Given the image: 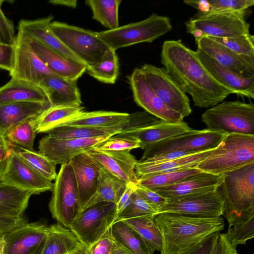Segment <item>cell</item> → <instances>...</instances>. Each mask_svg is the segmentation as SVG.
I'll return each instance as SVG.
<instances>
[{"label": "cell", "instance_id": "11", "mask_svg": "<svg viewBox=\"0 0 254 254\" xmlns=\"http://www.w3.org/2000/svg\"><path fill=\"white\" fill-rule=\"evenodd\" d=\"M226 134L207 129L195 130L165 139L146 147L140 161L170 151L196 153L215 148Z\"/></svg>", "mask_w": 254, "mask_h": 254}, {"label": "cell", "instance_id": "52", "mask_svg": "<svg viewBox=\"0 0 254 254\" xmlns=\"http://www.w3.org/2000/svg\"><path fill=\"white\" fill-rule=\"evenodd\" d=\"M135 191L157 212V214L160 208L167 201L165 198L147 188L136 185Z\"/></svg>", "mask_w": 254, "mask_h": 254}, {"label": "cell", "instance_id": "33", "mask_svg": "<svg viewBox=\"0 0 254 254\" xmlns=\"http://www.w3.org/2000/svg\"><path fill=\"white\" fill-rule=\"evenodd\" d=\"M127 184L113 175L102 166L96 190L81 210L99 202L116 204L125 190Z\"/></svg>", "mask_w": 254, "mask_h": 254}, {"label": "cell", "instance_id": "47", "mask_svg": "<svg viewBox=\"0 0 254 254\" xmlns=\"http://www.w3.org/2000/svg\"><path fill=\"white\" fill-rule=\"evenodd\" d=\"M225 234L235 247L238 245H245L248 240L254 237V215L247 221L228 228Z\"/></svg>", "mask_w": 254, "mask_h": 254}, {"label": "cell", "instance_id": "1", "mask_svg": "<svg viewBox=\"0 0 254 254\" xmlns=\"http://www.w3.org/2000/svg\"><path fill=\"white\" fill-rule=\"evenodd\" d=\"M160 56L168 74L191 96L194 107L210 108L234 93L212 76L196 52L186 47L181 40L165 41Z\"/></svg>", "mask_w": 254, "mask_h": 254}, {"label": "cell", "instance_id": "31", "mask_svg": "<svg viewBox=\"0 0 254 254\" xmlns=\"http://www.w3.org/2000/svg\"><path fill=\"white\" fill-rule=\"evenodd\" d=\"M22 102L49 103L43 90L33 83L11 78L0 87V105Z\"/></svg>", "mask_w": 254, "mask_h": 254}, {"label": "cell", "instance_id": "37", "mask_svg": "<svg viewBox=\"0 0 254 254\" xmlns=\"http://www.w3.org/2000/svg\"><path fill=\"white\" fill-rule=\"evenodd\" d=\"M155 217L147 215L122 221L136 232L154 252H160L162 246V237L155 222Z\"/></svg>", "mask_w": 254, "mask_h": 254}, {"label": "cell", "instance_id": "42", "mask_svg": "<svg viewBox=\"0 0 254 254\" xmlns=\"http://www.w3.org/2000/svg\"><path fill=\"white\" fill-rule=\"evenodd\" d=\"M86 70L100 82L114 84L119 74V58L116 51L110 49L101 62L88 66Z\"/></svg>", "mask_w": 254, "mask_h": 254}, {"label": "cell", "instance_id": "21", "mask_svg": "<svg viewBox=\"0 0 254 254\" xmlns=\"http://www.w3.org/2000/svg\"><path fill=\"white\" fill-rule=\"evenodd\" d=\"M86 152L102 167L120 180L127 184H137L135 167L137 162L129 150L107 151L94 147Z\"/></svg>", "mask_w": 254, "mask_h": 254}, {"label": "cell", "instance_id": "46", "mask_svg": "<svg viewBox=\"0 0 254 254\" xmlns=\"http://www.w3.org/2000/svg\"><path fill=\"white\" fill-rule=\"evenodd\" d=\"M208 10L204 14L221 12L246 13L247 10L254 5V0H208Z\"/></svg>", "mask_w": 254, "mask_h": 254}, {"label": "cell", "instance_id": "27", "mask_svg": "<svg viewBox=\"0 0 254 254\" xmlns=\"http://www.w3.org/2000/svg\"><path fill=\"white\" fill-rule=\"evenodd\" d=\"M193 129L184 121L178 123L163 121L150 127L127 129L116 135L130 136L137 139L140 142V148L144 149L157 142L184 134Z\"/></svg>", "mask_w": 254, "mask_h": 254}, {"label": "cell", "instance_id": "9", "mask_svg": "<svg viewBox=\"0 0 254 254\" xmlns=\"http://www.w3.org/2000/svg\"><path fill=\"white\" fill-rule=\"evenodd\" d=\"M52 191L49 206L52 217L69 229L81 211L77 184L69 163L61 165Z\"/></svg>", "mask_w": 254, "mask_h": 254}, {"label": "cell", "instance_id": "35", "mask_svg": "<svg viewBox=\"0 0 254 254\" xmlns=\"http://www.w3.org/2000/svg\"><path fill=\"white\" fill-rule=\"evenodd\" d=\"M32 194L29 191L0 182V215L23 216Z\"/></svg>", "mask_w": 254, "mask_h": 254}, {"label": "cell", "instance_id": "32", "mask_svg": "<svg viewBox=\"0 0 254 254\" xmlns=\"http://www.w3.org/2000/svg\"><path fill=\"white\" fill-rule=\"evenodd\" d=\"M86 248L71 230L58 223L49 227L42 254H70Z\"/></svg>", "mask_w": 254, "mask_h": 254}, {"label": "cell", "instance_id": "10", "mask_svg": "<svg viewBox=\"0 0 254 254\" xmlns=\"http://www.w3.org/2000/svg\"><path fill=\"white\" fill-rule=\"evenodd\" d=\"M117 217L115 203L99 202L81 211L69 229L87 248L112 226Z\"/></svg>", "mask_w": 254, "mask_h": 254}, {"label": "cell", "instance_id": "58", "mask_svg": "<svg viewBox=\"0 0 254 254\" xmlns=\"http://www.w3.org/2000/svg\"><path fill=\"white\" fill-rule=\"evenodd\" d=\"M136 186V184L132 182L127 184L125 190L118 202L116 204L117 215L123 211L130 204L131 195Z\"/></svg>", "mask_w": 254, "mask_h": 254}, {"label": "cell", "instance_id": "56", "mask_svg": "<svg viewBox=\"0 0 254 254\" xmlns=\"http://www.w3.org/2000/svg\"><path fill=\"white\" fill-rule=\"evenodd\" d=\"M216 233L208 236L180 254H209L212 248Z\"/></svg>", "mask_w": 254, "mask_h": 254}, {"label": "cell", "instance_id": "8", "mask_svg": "<svg viewBox=\"0 0 254 254\" xmlns=\"http://www.w3.org/2000/svg\"><path fill=\"white\" fill-rule=\"evenodd\" d=\"M246 13L221 12L207 14L197 12L185 22L187 32L195 42L203 37H232L248 34L250 24Z\"/></svg>", "mask_w": 254, "mask_h": 254}, {"label": "cell", "instance_id": "53", "mask_svg": "<svg viewBox=\"0 0 254 254\" xmlns=\"http://www.w3.org/2000/svg\"><path fill=\"white\" fill-rule=\"evenodd\" d=\"M27 223L24 216L17 217L0 215V235L20 227Z\"/></svg>", "mask_w": 254, "mask_h": 254}, {"label": "cell", "instance_id": "7", "mask_svg": "<svg viewBox=\"0 0 254 254\" xmlns=\"http://www.w3.org/2000/svg\"><path fill=\"white\" fill-rule=\"evenodd\" d=\"M52 32L79 60L88 66L101 62L110 50L98 32L59 21L51 22Z\"/></svg>", "mask_w": 254, "mask_h": 254}, {"label": "cell", "instance_id": "57", "mask_svg": "<svg viewBox=\"0 0 254 254\" xmlns=\"http://www.w3.org/2000/svg\"><path fill=\"white\" fill-rule=\"evenodd\" d=\"M192 154L194 153L179 151L167 152L155 155L142 161H144L152 164H158L186 156Z\"/></svg>", "mask_w": 254, "mask_h": 254}, {"label": "cell", "instance_id": "24", "mask_svg": "<svg viewBox=\"0 0 254 254\" xmlns=\"http://www.w3.org/2000/svg\"><path fill=\"white\" fill-rule=\"evenodd\" d=\"M38 85L46 94L51 107L80 106L82 103L77 81L47 75L42 77Z\"/></svg>", "mask_w": 254, "mask_h": 254}, {"label": "cell", "instance_id": "49", "mask_svg": "<svg viewBox=\"0 0 254 254\" xmlns=\"http://www.w3.org/2000/svg\"><path fill=\"white\" fill-rule=\"evenodd\" d=\"M115 242L111 227L98 240L86 248V254H111Z\"/></svg>", "mask_w": 254, "mask_h": 254}, {"label": "cell", "instance_id": "39", "mask_svg": "<svg viewBox=\"0 0 254 254\" xmlns=\"http://www.w3.org/2000/svg\"><path fill=\"white\" fill-rule=\"evenodd\" d=\"M122 0H87L85 3L91 9L92 18L108 30L119 27L118 11Z\"/></svg>", "mask_w": 254, "mask_h": 254}, {"label": "cell", "instance_id": "34", "mask_svg": "<svg viewBox=\"0 0 254 254\" xmlns=\"http://www.w3.org/2000/svg\"><path fill=\"white\" fill-rule=\"evenodd\" d=\"M128 115L129 114L126 113L112 111H83L64 121L56 127L61 126L111 127L121 123L127 118Z\"/></svg>", "mask_w": 254, "mask_h": 254}, {"label": "cell", "instance_id": "45", "mask_svg": "<svg viewBox=\"0 0 254 254\" xmlns=\"http://www.w3.org/2000/svg\"><path fill=\"white\" fill-rule=\"evenodd\" d=\"M157 214V212L135 191L134 189L131 195L130 204L117 215L115 222L143 216H156Z\"/></svg>", "mask_w": 254, "mask_h": 254}, {"label": "cell", "instance_id": "54", "mask_svg": "<svg viewBox=\"0 0 254 254\" xmlns=\"http://www.w3.org/2000/svg\"><path fill=\"white\" fill-rule=\"evenodd\" d=\"M12 152V145L5 135L0 133V182L7 167Z\"/></svg>", "mask_w": 254, "mask_h": 254}, {"label": "cell", "instance_id": "22", "mask_svg": "<svg viewBox=\"0 0 254 254\" xmlns=\"http://www.w3.org/2000/svg\"><path fill=\"white\" fill-rule=\"evenodd\" d=\"M195 52L202 64L217 82L238 95L254 98V77L239 76L200 50L197 49Z\"/></svg>", "mask_w": 254, "mask_h": 254}, {"label": "cell", "instance_id": "25", "mask_svg": "<svg viewBox=\"0 0 254 254\" xmlns=\"http://www.w3.org/2000/svg\"><path fill=\"white\" fill-rule=\"evenodd\" d=\"M222 174L205 172L192 176L174 184L150 189L167 200L215 189L220 184Z\"/></svg>", "mask_w": 254, "mask_h": 254}, {"label": "cell", "instance_id": "15", "mask_svg": "<svg viewBox=\"0 0 254 254\" xmlns=\"http://www.w3.org/2000/svg\"><path fill=\"white\" fill-rule=\"evenodd\" d=\"M127 79L135 102L145 111L166 122L178 123L184 118L168 109L146 81L140 68H135Z\"/></svg>", "mask_w": 254, "mask_h": 254}, {"label": "cell", "instance_id": "40", "mask_svg": "<svg viewBox=\"0 0 254 254\" xmlns=\"http://www.w3.org/2000/svg\"><path fill=\"white\" fill-rule=\"evenodd\" d=\"M37 117L29 118L10 128L4 134L12 145L33 150L34 141L37 130Z\"/></svg>", "mask_w": 254, "mask_h": 254}, {"label": "cell", "instance_id": "4", "mask_svg": "<svg viewBox=\"0 0 254 254\" xmlns=\"http://www.w3.org/2000/svg\"><path fill=\"white\" fill-rule=\"evenodd\" d=\"M254 163V135L226 134L212 152L196 167L221 175Z\"/></svg>", "mask_w": 254, "mask_h": 254}, {"label": "cell", "instance_id": "14", "mask_svg": "<svg viewBox=\"0 0 254 254\" xmlns=\"http://www.w3.org/2000/svg\"><path fill=\"white\" fill-rule=\"evenodd\" d=\"M9 74L12 78L37 85L44 76L55 74L35 53L30 38L19 29L16 36L13 66Z\"/></svg>", "mask_w": 254, "mask_h": 254}, {"label": "cell", "instance_id": "26", "mask_svg": "<svg viewBox=\"0 0 254 254\" xmlns=\"http://www.w3.org/2000/svg\"><path fill=\"white\" fill-rule=\"evenodd\" d=\"M53 18L54 16L50 15L34 20L21 19L19 22L18 29L30 39L40 42L68 59L82 63L51 30L49 25Z\"/></svg>", "mask_w": 254, "mask_h": 254}, {"label": "cell", "instance_id": "62", "mask_svg": "<svg viewBox=\"0 0 254 254\" xmlns=\"http://www.w3.org/2000/svg\"><path fill=\"white\" fill-rule=\"evenodd\" d=\"M85 250L86 249H85L84 250H83V251L74 252V253H71L70 254H86V252H85Z\"/></svg>", "mask_w": 254, "mask_h": 254}, {"label": "cell", "instance_id": "41", "mask_svg": "<svg viewBox=\"0 0 254 254\" xmlns=\"http://www.w3.org/2000/svg\"><path fill=\"white\" fill-rule=\"evenodd\" d=\"M12 150L31 167L47 179L55 180L56 164L40 152L12 145Z\"/></svg>", "mask_w": 254, "mask_h": 254}, {"label": "cell", "instance_id": "28", "mask_svg": "<svg viewBox=\"0 0 254 254\" xmlns=\"http://www.w3.org/2000/svg\"><path fill=\"white\" fill-rule=\"evenodd\" d=\"M136 122L133 115L129 114L121 123L105 127H86L61 126L47 131L48 135L61 139H80L115 135L119 132L135 127Z\"/></svg>", "mask_w": 254, "mask_h": 254}, {"label": "cell", "instance_id": "30", "mask_svg": "<svg viewBox=\"0 0 254 254\" xmlns=\"http://www.w3.org/2000/svg\"><path fill=\"white\" fill-rule=\"evenodd\" d=\"M213 150L214 149L194 153L158 164L137 161L135 167V174L138 179L144 176L195 168L207 158Z\"/></svg>", "mask_w": 254, "mask_h": 254}, {"label": "cell", "instance_id": "23", "mask_svg": "<svg viewBox=\"0 0 254 254\" xmlns=\"http://www.w3.org/2000/svg\"><path fill=\"white\" fill-rule=\"evenodd\" d=\"M30 39L35 53L55 75L68 80L77 81L86 71L83 64L68 59L40 42Z\"/></svg>", "mask_w": 254, "mask_h": 254}, {"label": "cell", "instance_id": "19", "mask_svg": "<svg viewBox=\"0 0 254 254\" xmlns=\"http://www.w3.org/2000/svg\"><path fill=\"white\" fill-rule=\"evenodd\" d=\"M197 49L237 75L254 77V57L238 54L205 36L195 42Z\"/></svg>", "mask_w": 254, "mask_h": 254}, {"label": "cell", "instance_id": "20", "mask_svg": "<svg viewBox=\"0 0 254 254\" xmlns=\"http://www.w3.org/2000/svg\"><path fill=\"white\" fill-rule=\"evenodd\" d=\"M69 163L77 184L81 211L96 190L101 165L86 151L73 157Z\"/></svg>", "mask_w": 254, "mask_h": 254}, {"label": "cell", "instance_id": "61", "mask_svg": "<svg viewBox=\"0 0 254 254\" xmlns=\"http://www.w3.org/2000/svg\"><path fill=\"white\" fill-rule=\"evenodd\" d=\"M5 243L2 235H0V254H4Z\"/></svg>", "mask_w": 254, "mask_h": 254}, {"label": "cell", "instance_id": "60", "mask_svg": "<svg viewBox=\"0 0 254 254\" xmlns=\"http://www.w3.org/2000/svg\"><path fill=\"white\" fill-rule=\"evenodd\" d=\"M111 254H131V253L115 240Z\"/></svg>", "mask_w": 254, "mask_h": 254}, {"label": "cell", "instance_id": "44", "mask_svg": "<svg viewBox=\"0 0 254 254\" xmlns=\"http://www.w3.org/2000/svg\"><path fill=\"white\" fill-rule=\"evenodd\" d=\"M208 37L238 54L254 57V36L250 33L232 37Z\"/></svg>", "mask_w": 254, "mask_h": 254}, {"label": "cell", "instance_id": "13", "mask_svg": "<svg viewBox=\"0 0 254 254\" xmlns=\"http://www.w3.org/2000/svg\"><path fill=\"white\" fill-rule=\"evenodd\" d=\"M140 68L150 86L168 109L184 118L191 113L188 96L164 67L146 64Z\"/></svg>", "mask_w": 254, "mask_h": 254}, {"label": "cell", "instance_id": "5", "mask_svg": "<svg viewBox=\"0 0 254 254\" xmlns=\"http://www.w3.org/2000/svg\"><path fill=\"white\" fill-rule=\"evenodd\" d=\"M201 121L210 131L254 135V104L223 101L207 109Z\"/></svg>", "mask_w": 254, "mask_h": 254}, {"label": "cell", "instance_id": "50", "mask_svg": "<svg viewBox=\"0 0 254 254\" xmlns=\"http://www.w3.org/2000/svg\"><path fill=\"white\" fill-rule=\"evenodd\" d=\"M2 0H0V43L13 45L16 35L13 22L7 18L1 9Z\"/></svg>", "mask_w": 254, "mask_h": 254}, {"label": "cell", "instance_id": "17", "mask_svg": "<svg viewBox=\"0 0 254 254\" xmlns=\"http://www.w3.org/2000/svg\"><path fill=\"white\" fill-rule=\"evenodd\" d=\"M37 194L52 190L54 184L24 162L12 149L1 182Z\"/></svg>", "mask_w": 254, "mask_h": 254}, {"label": "cell", "instance_id": "38", "mask_svg": "<svg viewBox=\"0 0 254 254\" xmlns=\"http://www.w3.org/2000/svg\"><path fill=\"white\" fill-rule=\"evenodd\" d=\"M84 109L81 106L50 107L37 117V132H46L64 121L83 112Z\"/></svg>", "mask_w": 254, "mask_h": 254}, {"label": "cell", "instance_id": "43", "mask_svg": "<svg viewBox=\"0 0 254 254\" xmlns=\"http://www.w3.org/2000/svg\"><path fill=\"white\" fill-rule=\"evenodd\" d=\"M201 172L195 168L144 176L137 179L136 185L148 189L168 186Z\"/></svg>", "mask_w": 254, "mask_h": 254}, {"label": "cell", "instance_id": "51", "mask_svg": "<svg viewBox=\"0 0 254 254\" xmlns=\"http://www.w3.org/2000/svg\"><path fill=\"white\" fill-rule=\"evenodd\" d=\"M209 254H238L225 233H216L212 248Z\"/></svg>", "mask_w": 254, "mask_h": 254}, {"label": "cell", "instance_id": "18", "mask_svg": "<svg viewBox=\"0 0 254 254\" xmlns=\"http://www.w3.org/2000/svg\"><path fill=\"white\" fill-rule=\"evenodd\" d=\"M111 135L80 139H61L48 134L39 142V152L54 163L61 165L68 164L76 155L86 151Z\"/></svg>", "mask_w": 254, "mask_h": 254}, {"label": "cell", "instance_id": "16", "mask_svg": "<svg viewBox=\"0 0 254 254\" xmlns=\"http://www.w3.org/2000/svg\"><path fill=\"white\" fill-rule=\"evenodd\" d=\"M48 231L44 223L27 222L3 234L4 254H42Z\"/></svg>", "mask_w": 254, "mask_h": 254}, {"label": "cell", "instance_id": "55", "mask_svg": "<svg viewBox=\"0 0 254 254\" xmlns=\"http://www.w3.org/2000/svg\"><path fill=\"white\" fill-rule=\"evenodd\" d=\"M14 55L13 45L0 43V68L10 72L12 68Z\"/></svg>", "mask_w": 254, "mask_h": 254}, {"label": "cell", "instance_id": "2", "mask_svg": "<svg viewBox=\"0 0 254 254\" xmlns=\"http://www.w3.org/2000/svg\"><path fill=\"white\" fill-rule=\"evenodd\" d=\"M155 222L162 237L161 254H180L224 227L221 216L204 218L165 212L157 214Z\"/></svg>", "mask_w": 254, "mask_h": 254}, {"label": "cell", "instance_id": "59", "mask_svg": "<svg viewBox=\"0 0 254 254\" xmlns=\"http://www.w3.org/2000/svg\"><path fill=\"white\" fill-rule=\"evenodd\" d=\"M49 2L55 5H64L72 8H75L77 1L76 0H52Z\"/></svg>", "mask_w": 254, "mask_h": 254}, {"label": "cell", "instance_id": "29", "mask_svg": "<svg viewBox=\"0 0 254 254\" xmlns=\"http://www.w3.org/2000/svg\"><path fill=\"white\" fill-rule=\"evenodd\" d=\"M51 107L49 103L22 102L0 105V133L5 134L13 127L37 117Z\"/></svg>", "mask_w": 254, "mask_h": 254}, {"label": "cell", "instance_id": "36", "mask_svg": "<svg viewBox=\"0 0 254 254\" xmlns=\"http://www.w3.org/2000/svg\"><path fill=\"white\" fill-rule=\"evenodd\" d=\"M111 231L115 239L131 254H154L148 244L124 221L115 222Z\"/></svg>", "mask_w": 254, "mask_h": 254}, {"label": "cell", "instance_id": "12", "mask_svg": "<svg viewBox=\"0 0 254 254\" xmlns=\"http://www.w3.org/2000/svg\"><path fill=\"white\" fill-rule=\"evenodd\" d=\"M218 188L167 200L158 214L166 212L198 218H219L223 215L224 204Z\"/></svg>", "mask_w": 254, "mask_h": 254}, {"label": "cell", "instance_id": "48", "mask_svg": "<svg viewBox=\"0 0 254 254\" xmlns=\"http://www.w3.org/2000/svg\"><path fill=\"white\" fill-rule=\"evenodd\" d=\"M94 148L107 151H130L140 148V142L137 139L133 137L116 135L108 137Z\"/></svg>", "mask_w": 254, "mask_h": 254}, {"label": "cell", "instance_id": "6", "mask_svg": "<svg viewBox=\"0 0 254 254\" xmlns=\"http://www.w3.org/2000/svg\"><path fill=\"white\" fill-rule=\"evenodd\" d=\"M172 28L168 17L153 13L143 20L98 32V35L110 49L116 51L140 43H152Z\"/></svg>", "mask_w": 254, "mask_h": 254}, {"label": "cell", "instance_id": "3", "mask_svg": "<svg viewBox=\"0 0 254 254\" xmlns=\"http://www.w3.org/2000/svg\"><path fill=\"white\" fill-rule=\"evenodd\" d=\"M218 189L228 228L254 215V163L223 174Z\"/></svg>", "mask_w": 254, "mask_h": 254}]
</instances>
